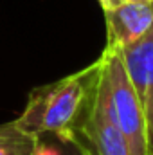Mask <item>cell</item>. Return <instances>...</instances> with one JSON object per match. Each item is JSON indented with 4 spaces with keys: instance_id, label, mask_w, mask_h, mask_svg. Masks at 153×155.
<instances>
[{
    "instance_id": "6da1fadb",
    "label": "cell",
    "mask_w": 153,
    "mask_h": 155,
    "mask_svg": "<svg viewBox=\"0 0 153 155\" xmlns=\"http://www.w3.org/2000/svg\"><path fill=\"white\" fill-rule=\"evenodd\" d=\"M99 76V60L74 74L29 92L25 108L13 123L34 137H65L83 114Z\"/></svg>"
},
{
    "instance_id": "7a4b0ae2",
    "label": "cell",
    "mask_w": 153,
    "mask_h": 155,
    "mask_svg": "<svg viewBox=\"0 0 153 155\" xmlns=\"http://www.w3.org/2000/svg\"><path fill=\"white\" fill-rule=\"evenodd\" d=\"M101 81L106 90L108 108L117 128L124 135L132 155H148V132L142 103L126 74L119 51L105 47L99 54Z\"/></svg>"
},
{
    "instance_id": "3957f363",
    "label": "cell",
    "mask_w": 153,
    "mask_h": 155,
    "mask_svg": "<svg viewBox=\"0 0 153 155\" xmlns=\"http://www.w3.org/2000/svg\"><path fill=\"white\" fill-rule=\"evenodd\" d=\"M61 139L72 141L85 155H132L124 135L110 114L106 90L101 81V65L96 87L83 114L74 128Z\"/></svg>"
},
{
    "instance_id": "277c9868",
    "label": "cell",
    "mask_w": 153,
    "mask_h": 155,
    "mask_svg": "<svg viewBox=\"0 0 153 155\" xmlns=\"http://www.w3.org/2000/svg\"><path fill=\"white\" fill-rule=\"evenodd\" d=\"M146 116L148 155H153V24L133 43L117 49Z\"/></svg>"
},
{
    "instance_id": "5b68a950",
    "label": "cell",
    "mask_w": 153,
    "mask_h": 155,
    "mask_svg": "<svg viewBox=\"0 0 153 155\" xmlns=\"http://www.w3.org/2000/svg\"><path fill=\"white\" fill-rule=\"evenodd\" d=\"M106 22V45L122 49L139 40L153 24V0L122 2L114 9L103 11Z\"/></svg>"
},
{
    "instance_id": "8992f818",
    "label": "cell",
    "mask_w": 153,
    "mask_h": 155,
    "mask_svg": "<svg viewBox=\"0 0 153 155\" xmlns=\"http://www.w3.org/2000/svg\"><path fill=\"white\" fill-rule=\"evenodd\" d=\"M38 137L25 134L13 121L0 124V155H34Z\"/></svg>"
},
{
    "instance_id": "52a82bcc",
    "label": "cell",
    "mask_w": 153,
    "mask_h": 155,
    "mask_svg": "<svg viewBox=\"0 0 153 155\" xmlns=\"http://www.w3.org/2000/svg\"><path fill=\"white\" fill-rule=\"evenodd\" d=\"M54 139L58 141V146H60V150H61V155H85L72 141L61 139V137H54Z\"/></svg>"
},
{
    "instance_id": "ba28073f",
    "label": "cell",
    "mask_w": 153,
    "mask_h": 155,
    "mask_svg": "<svg viewBox=\"0 0 153 155\" xmlns=\"http://www.w3.org/2000/svg\"><path fill=\"white\" fill-rule=\"evenodd\" d=\"M97 2H99V5H101L103 11H108V9H114L117 5H121L124 0H97Z\"/></svg>"
},
{
    "instance_id": "9c48e42d",
    "label": "cell",
    "mask_w": 153,
    "mask_h": 155,
    "mask_svg": "<svg viewBox=\"0 0 153 155\" xmlns=\"http://www.w3.org/2000/svg\"><path fill=\"white\" fill-rule=\"evenodd\" d=\"M124 2H148V0H124Z\"/></svg>"
}]
</instances>
